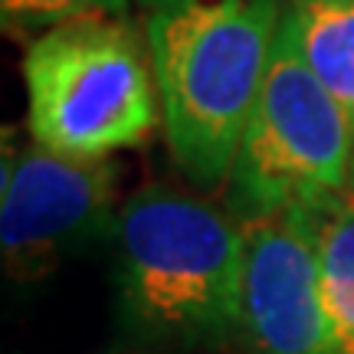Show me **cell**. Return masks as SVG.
Segmentation results:
<instances>
[{"instance_id": "cell-2", "label": "cell", "mask_w": 354, "mask_h": 354, "mask_svg": "<svg viewBox=\"0 0 354 354\" xmlns=\"http://www.w3.org/2000/svg\"><path fill=\"white\" fill-rule=\"evenodd\" d=\"M118 315L158 348H220L240 338L243 223L203 197L154 184L115 216Z\"/></svg>"}, {"instance_id": "cell-8", "label": "cell", "mask_w": 354, "mask_h": 354, "mask_svg": "<svg viewBox=\"0 0 354 354\" xmlns=\"http://www.w3.org/2000/svg\"><path fill=\"white\" fill-rule=\"evenodd\" d=\"M282 20L308 69L354 122V0H286Z\"/></svg>"}, {"instance_id": "cell-6", "label": "cell", "mask_w": 354, "mask_h": 354, "mask_svg": "<svg viewBox=\"0 0 354 354\" xmlns=\"http://www.w3.org/2000/svg\"><path fill=\"white\" fill-rule=\"evenodd\" d=\"M240 338L253 354H328L318 243L299 210L243 223Z\"/></svg>"}, {"instance_id": "cell-1", "label": "cell", "mask_w": 354, "mask_h": 354, "mask_svg": "<svg viewBox=\"0 0 354 354\" xmlns=\"http://www.w3.org/2000/svg\"><path fill=\"white\" fill-rule=\"evenodd\" d=\"M282 0H148L161 125L194 187H227L230 167L266 86Z\"/></svg>"}, {"instance_id": "cell-10", "label": "cell", "mask_w": 354, "mask_h": 354, "mask_svg": "<svg viewBox=\"0 0 354 354\" xmlns=\"http://www.w3.org/2000/svg\"><path fill=\"white\" fill-rule=\"evenodd\" d=\"M351 190H354V171H351Z\"/></svg>"}, {"instance_id": "cell-9", "label": "cell", "mask_w": 354, "mask_h": 354, "mask_svg": "<svg viewBox=\"0 0 354 354\" xmlns=\"http://www.w3.org/2000/svg\"><path fill=\"white\" fill-rule=\"evenodd\" d=\"M125 3L128 0H0V17L7 33H43L86 13H118Z\"/></svg>"}, {"instance_id": "cell-7", "label": "cell", "mask_w": 354, "mask_h": 354, "mask_svg": "<svg viewBox=\"0 0 354 354\" xmlns=\"http://www.w3.org/2000/svg\"><path fill=\"white\" fill-rule=\"evenodd\" d=\"M299 214L308 220L318 243L328 354H354V190Z\"/></svg>"}, {"instance_id": "cell-3", "label": "cell", "mask_w": 354, "mask_h": 354, "mask_svg": "<svg viewBox=\"0 0 354 354\" xmlns=\"http://www.w3.org/2000/svg\"><path fill=\"white\" fill-rule=\"evenodd\" d=\"M30 138L73 158H109L161 122L151 50L115 10L37 33L24 56Z\"/></svg>"}, {"instance_id": "cell-5", "label": "cell", "mask_w": 354, "mask_h": 354, "mask_svg": "<svg viewBox=\"0 0 354 354\" xmlns=\"http://www.w3.org/2000/svg\"><path fill=\"white\" fill-rule=\"evenodd\" d=\"M118 167L109 158H73L33 141L3 148L0 253L17 282L46 279L115 223Z\"/></svg>"}, {"instance_id": "cell-4", "label": "cell", "mask_w": 354, "mask_h": 354, "mask_svg": "<svg viewBox=\"0 0 354 354\" xmlns=\"http://www.w3.org/2000/svg\"><path fill=\"white\" fill-rule=\"evenodd\" d=\"M351 171V115L308 69L282 20L269 76L223 187L227 210L240 223L308 210L348 194Z\"/></svg>"}]
</instances>
